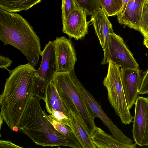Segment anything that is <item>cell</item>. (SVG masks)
<instances>
[{"mask_svg": "<svg viewBox=\"0 0 148 148\" xmlns=\"http://www.w3.org/2000/svg\"><path fill=\"white\" fill-rule=\"evenodd\" d=\"M90 21L103 51L104 56L101 64H106L108 63L107 58L110 34L114 33L112 25L101 8L91 15Z\"/></svg>", "mask_w": 148, "mask_h": 148, "instance_id": "11", "label": "cell"}, {"mask_svg": "<svg viewBox=\"0 0 148 148\" xmlns=\"http://www.w3.org/2000/svg\"><path fill=\"white\" fill-rule=\"evenodd\" d=\"M108 16L117 15L121 11L123 0H97Z\"/></svg>", "mask_w": 148, "mask_h": 148, "instance_id": "19", "label": "cell"}, {"mask_svg": "<svg viewBox=\"0 0 148 148\" xmlns=\"http://www.w3.org/2000/svg\"><path fill=\"white\" fill-rule=\"evenodd\" d=\"M87 16L85 12L77 6L62 22L63 32L77 40L84 38L88 33V27L91 22L87 21Z\"/></svg>", "mask_w": 148, "mask_h": 148, "instance_id": "10", "label": "cell"}, {"mask_svg": "<svg viewBox=\"0 0 148 148\" xmlns=\"http://www.w3.org/2000/svg\"><path fill=\"white\" fill-rule=\"evenodd\" d=\"M109 61L115 63L121 69H139L138 64L123 38L114 32L110 34L108 63Z\"/></svg>", "mask_w": 148, "mask_h": 148, "instance_id": "7", "label": "cell"}, {"mask_svg": "<svg viewBox=\"0 0 148 148\" xmlns=\"http://www.w3.org/2000/svg\"><path fill=\"white\" fill-rule=\"evenodd\" d=\"M143 44L148 49V40L144 39Z\"/></svg>", "mask_w": 148, "mask_h": 148, "instance_id": "29", "label": "cell"}, {"mask_svg": "<svg viewBox=\"0 0 148 148\" xmlns=\"http://www.w3.org/2000/svg\"><path fill=\"white\" fill-rule=\"evenodd\" d=\"M18 130L27 135L36 145L43 147L65 146L82 148L74 135L62 134L47 119L40 99L32 96L19 120Z\"/></svg>", "mask_w": 148, "mask_h": 148, "instance_id": "2", "label": "cell"}, {"mask_svg": "<svg viewBox=\"0 0 148 148\" xmlns=\"http://www.w3.org/2000/svg\"><path fill=\"white\" fill-rule=\"evenodd\" d=\"M69 111L70 128L82 148H96L92 141L90 135L81 124L75 114L70 110Z\"/></svg>", "mask_w": 148, "mask_h": 148, "instance_id": "17", "label": "cell"}, {"mask_svg": "<svg viewBox=\"0 0 148 148\" xmlns=\"http://www.w3.org/2000/svg\"><path fill=\"white\" fill-rule=\"evenodd\" d=\"M74 70L56 72L52 79L58 94L69 111L75 115L81 124L91 136L97 127L94 115L84 98L77 90Z\"/></svg>", "mask_w": 148, "mask_h": 148, "instance_id": "4", "label": "cell"}, {"mask_svg": "<svg viewBox=\"0 0 148 148\" xmlns=\"http://www.w3.org/2000/svg\"><path fill=\"white\" fill-rule=\"evenodd\" d=\"M49 116L56 121L71 127L69 119L63 112L53 109Z\"/></svg>", "mask_w": 148, "mask_h": 148, "instance_id": "24", "label": "cell"}, {"mask_svg": "<svg viewBox=\"0 0 148 148\" xmlns=\"http://www.w3.org/2000/svg\"><path fill=\"white\" fill-rule=\"evenodd\" d=\"M44 113L47 119L52 125L55 129L59 132L66 135H71L73 134L71 128L68 126L58 122L47 114L45 110Z\"/></svg>", "mask_w": 148, "mask_h": 148, "instance_id": "22", "label": "cell"}, {"mask_svg": "<svg viewBox=\"0 0 148 148\" xmlns=\"http://www.w3.org/2000/svg\"><path fill=\"white\" fill-rule=\"evenodd\" d=\"M76 87L78 92L84 98L93 113L95 118L98 117L103 124L108 127L110 132L117 140L127 145L136 147V144H133V141L126 136L113 122L105 112L103 109L92 95L86 89L78 80H75Z\"/></svg>", "mask_w": 148, "mask_h": 148, "instance_id": "6", "label": "cell"}, {"mask_svg": "<svg viewBox=\"0 0 148 148\" xmlns=\"http://www.w3.org/2000/svg\"><path fill=\"white\" fill-rule=\"evenodd\" d=\"M36 70L29 62L9 70L3 90L0 96L2 115L12 130H18L19 120L33 96Z\"/></svg>", "mask_w": 148, "mask_h": 148, "instance_id": "1", "label": "cell"}, {"mask_svg": "<svg viewBox=\"0 0 148 148\" xmlns=\"http://www.w3.org/2000/svg\"><path fill=\"white\" fill-rule=\"evenodd\" d=\"M0 148H23L12 143L11 141L1 140L0 141Z\"/></svg>", "mask_w": 148, "mask_h": 148, "instance_id": "27", "label": "cell"}, {"mask_svg": "<svg viewBox=\"0 0 148 148\" xmlns=\"http://www.w3.org/2000/svg\"><path fill=\"white\" fill-rule=\"evenodd\" d=\"M45 102L46 109L49 114H51L54 109L63 112L69 118V111L60 98L52 81L47 85Z\"/></svg>", "mask_w": 148, "mask_h": 148, "instance_id": "16", "label": "cell"}, {"mask_svg": "<svg viewBox=\"0 0 148 148\" xmlns=\"http://www.w3.org/2000/svg\"><path fill=\"white\" fill-rule=\"evenodd\" d=\"M144 0H128L123 13L117 15L119 23L139 31Z\"/></svg>", "mask_w": 148, "mask_h": 148, "instance_id": "14", "label": "cell"}, {"mask_svg": "<svg viewBox=\"0 0 148 148\" xmlns=\"http://www.w3.org/2000/svg\"><path fill=\"white\" fill-rule=\"evenodd\" d=\"M0 40L19 50L34 67L37 64L42 51L39 38L21 15L0 9Z\"/></svg>", "mask_w": 148, "mask_h": 148, "instance_id": "3", "label": "cell"}, {"mask_svg": "<svg viewBox=\"0 0 148 148\" xmlns=\"http://www.w3.org/2000/svg\"><path fill=\"white\" fill-rule=\"evenodd\" d=\"M40 56L42 60L38 69L36 70L35 76L48 84L52 81L56 72L55 51L52 41H49L46 45Z\"/></svg>", "mask_w": 148, "mask_h": 148, "instance_id": "13", "label": "cell"}, {"mask_svg": "<svg viewBox=\"0 0 148 148\" xmlns=\"http://www.w3.org/2000/svg\"><path fill=\"white\" fill-rule=\"evenodd\" d=\"M52 42L55 51L56 72L74 70L77 58L71 40L62 36L57 37L56 39Z\"/></svg>", "mask_w": 148, "mask_h": 148, "instance_id": "9", "label": "cell"}, {"mask_svg": "<svg viewBox=\"0 0 148 148\" xmlns=\"http://www.w3.org/2000/svg\"><path fill=\"white\" fill-rule=\"evenodd\" d=\"M77 6L75 0H62V18L64 22L70 12Z\"/></svg>", "mask_w": 148, "mask_h": 148, "instance_id": "23", "label": "cell"}, {"mask_svg": "<svg viewBox=\"0 0 148 148\" xmlns=\"http://www.w3.org/2000/svg\"><path fill=\"white\" fill-rule=\"evenodd\" d=\"M139 94L140 95L148 94V69L142 78Z\"/></svg>", "mask_w": 148, "mask_h": 148, "instance_id": "25", "label": "cell"}, {"mask_svg": "<svg viewBox=\"0 0 148 148\" xmlns=\"http://www.w3.org/2000/svg\"><path fill=\"white\" fill-rule=\"evenodd\" d=\"M120 72L124 91L130 110L139 96L142 78L139 69H121Z\"/></svg>", "mask_w": 148, "mask_h": 148, "instance_id": "12", "label": "cell"}, {"mask_svg": "<svg viewBox=\"0 0 148 148\" xmlns=\"http://www.w3.org/2000/svg\"><path fill=\"white\" fill-rule=\"evenodd\" d=\"M139 31L143 36L144 39L148 40V0H144Z\"/></svg>", "mask_w": 148, "mask_h": 148, "instance_id": "21", "label": "cell"}, {"mask_svg": "<svg viewBox=\"0 0 148 148\" xmlns=\"http://www.w3.org/2000/svg\"><path fill=\"white\" fill-rule=\"evenodd\" d=\"M92 141L96 147L99 148H134L117 140L113 136L107 134L101 128L97 127L91 136Z\"/></svg>", "mask_w": 148, "mask_h": 148, "instance_id": "15", "label": "cell"}, {"mask_svg": "<svg viewBox=\"0 0 148 148\" xmlns=\"http://www.w3.org/2000/svg\"></svg>", "mask_w": 148, "mask_h": 148, "instance_id": "30", "label": "cell"}, {"mask_svg": "<svg viewBox=\"0 0 148 148\" xmlns=\"http://www.w3.org/2000/svg\"><path fill=\"white\" fill-rule=\"evenodd\" d=\"M42 0H0V9L13 12L27 10Z\"/></svg>", "mask_w": 148, "mask_h": 148, "instance_id": "18", "label": "cell"}, {"mask_svg": "<svg viewBox=\"0 0 148 148\" xmlns=\"http://www.w3.org/2000/svg\"><path fill=\"white\" fill-rule=\"evenodd\" d=\"M134 104L133 137L136 145L148 146V97L139 96Z\"/></svg>", "mask_w": 148, "mask_h": 148, "instance_id": "8", "label": "cell"}, {"mask_svg": "<svg viewBox=\"0 0 148 148\" xmlns=\"http://www.w3.org/2000/svg\"><path fill=\"white\" fill-rule=\"evenodd\" d=\"M108 71L103 84L108 92V99L121 123L129 124L133 122L124 91L119 67L113 62H108Z\"/></svg>", "mask_w": 148, "mask_h": 148, "instance_id": "5", "label": "cell"}, {"mask_svg": "<svg viewBox=\"0 0 148 148\" xmlns=\"http://www.w3.org/2000/svg\"><path fill=\"white\" fill-rule=\"evenodd\" d=\"M4 120L2 116V115L0 114V130H1V126L2 125L3 123V120Z\"/></svg>", "mask_w": 148, "mask_h": 148, "instance_id": "28", "label": "cell"}, {"mask_svg": "<svg viewBox=\"0 0 148 148\" xmlns=\"http://www.w3.org/2000/svg\"><path fill=\"white\" fill-rule=\"evenodd\" d=\"M77 5L87 15H92L101 7L97 0H75Z\"/></svg>", "mask_w": 148, "mask_h": 148, "instance_id": "20", "label": "cell"}, {"mask_svg": "<svg viewBox=\"0 0 148 148\" xmlns=\"http://www.w3.org/2000/svg\"><path fill=\"white\" fill-rule=\"evenodd\" d=\"M12 61L8 57L0 56V68L9 71L8 67L11 66Z\"/></svg>", "mask_w": 148, "mask_h": 148, "instance_id": "26", "label": "cell"}]
</instances>
